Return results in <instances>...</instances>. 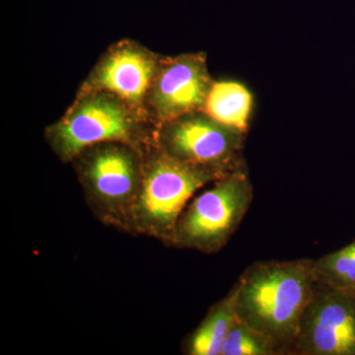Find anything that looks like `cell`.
Wrapping results in <instances>:
<instances>
[{"label":"cell","mask_w":355,"mask_h":355,"mask_svg":"<svg viewBox=\"0 0 355 355\" xmlns=\"http://www.w3.org/2000/svg\"><path fill=\"white\" fill-rule=\"evenodd\" d=\"M221 177L170 157L154 144L146 147L141 184L127 232L154 238L170 246L178 221L195 193Z\"/></svg>","instance_id":"2"},{"label":"cell","mask_w":355,"mask_h":355,"mask_svg":"<svg viewBox=\"0 0 355 355\" xmlns=\"http://www.w3.org/2000/svg\"><path fill=\"white\" fill-rule=\"evenodd\" d=\"M313 266L317 282L355 295V239L314 260Z\"/></svg>","instance_id":"12"},{"label":"cell","mask_w":355,"mask_h":355,"mask_svg":"<svg viewBox=\"0 0 355 355\" xmlns=\"http://www.w3.org/2000/svg\"><path fill=\"white\" fill-rule=\"evenodd\" d=\"M144 151L125 142H103L72 160L89 209L105 225L127 232L141 184Z\"/></svg>","instance_id":"3"},{"label":"cell","mask_w":355,"mask_h":355,"mask_svg":"<svg viewBox=\"0 0 355 355\" xmlns=\"http://www.w3.org/2000/svg\"><path fill=\"white\" fill-rule=\"evenodd\" d=\"M314 260L257 261L231 289L236 317L272 340L282 355H292L303 313L317 277Z\"/></svg>","instance_id":"1"},{"label":"cell","mask_w":355,"mask_h":355,"mask_svg":"<svg viewBox=\"0 0 355 355\" xmlns=\"http://www.w3.org/2000/svg\"><path fill=\"white\" fill-rule=\"evenodd\" d=\"M246 170L219 178L191 198L178 221L170 246L214 254L227 245L253 202Z\"/></svg>","instance_id":"5"},{"label":"cell","mask_w":355,"mask_h":355,"mask_svg":"<svg viewBox=\"0 0 355 355\" xmlns=\"http://www.w3.org/2000/svg\"><path fill=\"white\" fill-rule=\"evenodd\" d=\"M46 135L55 155L72 162L84 149L103 142H125L144 150L155 135L144 132L140 114L120 98L87 89Z\"/></svg>","instance_id":"4"},{"label":"cell","mask_w":355,"mask_h":355,"mask_svg":"<svg viewBox=\"0 0 355 355\" xmlns=\"http://www.w3.org/2000/svg\"><path fill=\"white\" fill-rule=\"evenodd\" d=\"M158 64V58L146 49L123 42L102 58L91 74L88 89L116 96L139 113L146 104Z\"/></svg>","instance_id":"9"},{"label":"cell","mask_w":355,"mask_h":355,"mask_svg":"<svg viewBox=\"0 0 355 355\" xmlns=\"http://www.w3.org/2000/svg\"><path fill=\"white\" fill-rule=\"evenodd\" d=\"M253 95L244 84L224 80L212 83L202 112L226 127L244 133L249 128Z\"/></svg>","instance_id":"10"},{"label":"cell","mask_w":355,"mask_h":355,"mask_svg":"<svg viewBox=\"0 0 355 355\" xmlns=\"http://www.w3.org/2000/svg\"><path fill=\"white\" fill-rule=\"evenodd\" d=\"M221 355H282V352L272 340L237 319L226 336Z\"/></svg>","instance_id":"13"},{"label":"cell","mask_w":355,"mask_h":355,"mask_svg":"<svg viewBox=\"0 0 355 355\" xmlns=\"http://www.w3.org/2000/svg\"><path fill=\"white\" fill-rule=\"evenodd\" d=\"M212 83L202 53L159 60L146 105L160 125L202 111Z\"/></svg>","instance_id":"8"},{"label":"cell","mask_w":355,"mask_h":355,"mask_svg":"<svg viewBox=\"0 0 355 355\" xmlns=\"http://www.w3.org/2000/svg\"><path fill=\"white\" fill-rule=\"evenodd\" d=\"M244 133L222 125L205 112L184 114L159 125L154 144L170 157L224 175L245 170Z\"/></svg>","instance_id":"6"},{"label":"cell","mask_w":355,"mask_h":355,"mask_svg":"<svg viewBox=\"0 0 355 355\" xmlns=\"http://www.w3.org/2000/svg\"><path fill=\"white\" fill-rule=\"evenodd\" d=\"M355 296V295H354Z\"/></svg>","instance_id":"14"},{"label":"cell","mask_w":355,"mask_h":355,"mask_svg":"<svg viewBox=\"0 0 355 355\" xmlns=\"http://www.w3.org/2000/svg\"><path fill=\"white\" fill-rule=\"evenodd\" d=\"M237 321L231 292L207 313L186 343L189 355H221L229 331Z\"/></svg>","instance_id":"11"},{"label":"cell","mask_w":355,"mask_h":355,"mask_svg":"<svg viewBox=\"0 0 355 355\" xmlns=\"http://www.w3.org/2000/svg\"><path fill=\"white\" fill-rule=\"evenodd\" d=\"M292 355H355V296L318 282Z\"/></svg>","instance_id":"7"}]
</instances>
